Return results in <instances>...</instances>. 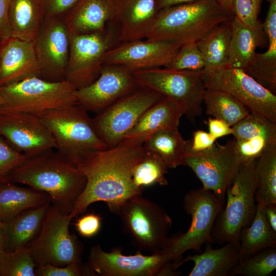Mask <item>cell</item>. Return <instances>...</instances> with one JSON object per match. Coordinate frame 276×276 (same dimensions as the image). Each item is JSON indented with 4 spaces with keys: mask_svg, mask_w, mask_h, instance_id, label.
I'll return each mask as SVG.
<instances>
[{
    "mask_svg": "<svg viewBox=\"0 0 276 276\" xmlns=\"http://www.w3.org/2000/svg\"><path fill=\"white\" fill-rule=\"evenodd\" d=\"M40 77L34 41L13 37L0 41V86L26 78Z\"/></svg>",
    "mask_w": 276,
    "mask_h": 276,
    "instance_id": "20",
    "label": "cell"
},
{
    "mask_svg": "<svg viewBox=\"0 0 276 276\" xmlns=\"http://www.w3.org/2000/svg\"><path fill=\"white\" fill-rule=\"evenodd\" d=\"M224 201L203 187L190 190L184 197L183 208L191 216V223L185 233H176L168 237L162 249L178 263L185 252L193 250L201 252L202 245L212 243L211 233L215 220Z\"/></svg>",
    "mask_w": 276,
    "mask_h": 276,
    "instance_id": "8",
    "label": "cell"
},
{
    "mask_svg": "<svg viewBox=\"0 0 276 276\" xmlns=\"http://www.w3.org/2000/svg\"><path fill=\"white\" fill-rule=\"evenodd\" d=\"M145 152L143 144L123 140L116 146L90 153L76 166L86 184L68 215L85 212L93 203L103 201L113 212L127 199L141 195L143 189L132 180V171Z\"/></svg>",
    "mask_w": 276,
    "mask_h": 276,
    "instance_id": "1",
    "label": "cell"
},
{
    "mask_svg": "<svg viewBox=\"0 0 276 276\" xmlns=\"http://www.w3.org/2000/svg\"><path fill=\"white\" fill-rule=\"evenodd\" d=\"M36 275L39 276H95L97 275L88 263L74 262L64 266L45 264L36 267Z\"/></svg>",
    "mask_w": 276,
    "mask_h": 276,
    "instance_id": "40",
    "label": "cell"
},
{
    "mask_svg": "<svg viewBox=\"0 0 276 276\" xmlns=\"http://www.w3.org/2000/svg\"><path fill=\"white\" fill-rule=\"evenodd\" d=\"M264 205L257 202L252 221L240 232L239 239L240 259L262 249L276 247V233L267 220Z\"/></svg>",
    "mask_w": 276,
    "mask_h": 276,
    "instance_id": "30",
    "label": "cell"
},
{
    "mask_svg": "<svg viewBox=\"0 0 276 276\" xmlns=\"http://www.w3.org/2000/svg\"><path fill=\"white\" fill-rule=\"evenodd\" d=\"M190 144V140H185L178 129H171L153 133L143 144V147L145 150L158 154L170 169L183 165Z\"/></svg>",
    "mask_w": 276,
    "mask_h": 276,
    "instance_id": "31",
    "label": "cell"
},
{
    "mask_svg": "<svg viewBox=\"0 0 276 276\" xmlns=\"http://www.w3.org/2000/svg\"><path fill=\"white\" fill-rule=\"evenodd\" d=\"M116 17L115 0H78L63 20L70 35L104 31Z\"/></svg>",
    "mask_w": 276,
    "mask_h": 276,
    "instance_id": "22",
    "label": "cell"
},
{
    "mask_svg": "<svg viewBox=\"0 0 276 276\" xmlns=\"http://www.w3.org/2000/svg\"><path fill=\"white\" fill-rule=\"evenodd\" d=\"M6 251L5 249V235L3 227L0 228V260L5 255Z\"/></svg>",
    "mask_w": 276,
    "mask_h": 276,
    "instance_id": "52",
    "label": "cell"
},
{
    "mask_svg": "<svg viewBox=\"0 0 276 276\" xmlns=\"http://www.w3.org/2000/svg\"><path fill=\"white\" fill-rule=\"evenodd\" d=\"M36 265L28 246L6 252L0 260V276H35Z\"/></svg>",
    "mask_w": 276,
    "mask_h": 276,
    "instance_id": "38",
    "label": "cell"
},
{
    "mask_svg": "<svg viewBox=\"0 0 276 276\" xmlns=\"http://www.w3.org/2000/svg\"><path fill=\"white\" fill-rule=\"evenodd\" d=\"M206 89L226 93L250 112L276 123V96L240 68L226 66L203 72Z\"/></svg>",
    "mask_w": 276,
    "mask_h": 276,
    "instance_id": "12",
    "label": "cell"
},
{
    "mask_svg": "<svg viewBox=\"0 0 276 276\" xmlns=\"http://www.w3.org/2000/svg\"><path fill=\"white\" fill-rule=\"evenodd\" d=\"M163 97L156 92L139 87L91 119L98 135L107 148L116 146L142 114Z\"/></svg>",
    "mask_w": 276,
    "mask_h": 276,
    "instance_id": "13",
    "label": "cell"
},
{
    "mask_svg": "<svg viewBox=\"0 0 276 276\" xmlns=\"http://www.w3.org/2000/svg\"><path fill=\"white\" fill-rule=\"evenodd\" d=\"M255 176L257 202L276 203V144H269L257 159Z\"/></svg>",
    "mask_w": 276,
    "mask_h": 276,
    "instance_id": "33",
    "label": "cell"
},
{
    "mask_svg": "<svg viewBox=\"0 0 276 276\" xmlns=\"http://www.w3.org/2000/svg\"><path fill=\"white\" fill-rule=\"evenodd\" d=\"M72 219L51 203L39 233L28 245L36 267L45 264L64 266L82 262L83 245L69 231Z\"/></svg>",
    "mask_w": 276,
    "mask_h": 276,
    "instance_id": "9",
    "label": "cell"
},
{
    "mask_svg": "<svg viewBox=\"0 0 276 276\" xmlns=\"http://www.w3.org/2000/svg\"><path fill=\"white\" fill-rule=\"evenodd\" d=\"M216 140L209 132L197 130L193 132L192 140H190V144L187 153L205 150L212 147Z\"/></svg>",
    "mask_w": 276,
    "mask_h": 276,
    "instance_id": "46",
    "label": "cell"
},
{
    "mask_svg": "<svg viewBox=\"0 0 276 276\" xmlns=\"http://www.w3.org/2000/svg\"><path fill=\"white\" fill-rule=\"evenodd\" d=\"M86 178L77 167L50 149L28 156L8 175L6 182L26 184L47 193L51 203L67 215L82 192Z\"/></svg>",
    "mask_w": 276,
    "mask_h": 276,
    "instance_id": "2",
    "label": "cell"
},
{
    "mask_svg": "<svg viewBox=\"0 0 276 276\" xmlns=\"http://www.w3.org/2000/svg\"><path fill=\"white\" fill-rule=\"evenodd\" d=\"M231 19L220 24L197 43L204 60L203 72L227 66L231 38Z\"/></svg>",
    "mask_w": 276,
    "mask_h": 276,
    "instance_id": "32",
    "label": "cell"
},
{
    "mask_svg": "<svg viewBox=\"0 0 276 276\" xmlns=\"http://www.w3.org/2000/svg\"><path fill=\"white\" fill-rule=\"evenodd\" d=\"M76 88L66 80L51 81L37 76L0 86V112L33 114L78 103Z\"/></svg>",
    "mask_w": 276,
    "mask_h": 276,
    "instance_id": "6",
    "label": "cell"
},
{
    "mask_svg": "<svg viewBox=\"0 0 276 276\" xmlns=\"http://www.w3.org/2000/svg\"><path fill=\"white\" fill-rule=\"evenodd\" d=\"M209 133L215 139L232 134V127L225 121L218 118H209L208 122Z\"/></svg>",
    "mask_w": 276,
    "mask_h": 276,
    "instance_id": "47",
    "label": "cell"
},
{
    "mask_svg": "<svg viewBox=\"0 0 276 276\" xmlns=\"http://www.w3.org/2000/svg\"><path fill=\"white\" fill-rule=\"evenodd\" d=\"M70 35L65 80L78 89L90 85L97 79L104 64L105 55L112 47L115 39L107 29Z\"/></svg>",
    "mask_w": 276,
    "mask_h": 276,
    "instance_id": "15",
    "label": "cell"
},
{
    "mask_svg": "<svg viewBox=\"0 0 276 276\" xmlns=\"http://www.w3.org/2000/svg\"><path fill=\"white\" fill-rule=\"evenodd\" d=\"M276 269V247L262 249L240 259L229 275L267 276Z\"/></svg>",
    "mask_w": 276,
    "mask_h": 276,
    "instance_id": "36",
    "label": "cell"
},
{
    "mask_svg": "<svg viewBox=\"0 0 276 276\" xmlns=\"http://www.w3.org/2000/svg\"><path fill=\"white\" fill-rule=\"evenodd\" d=\"M50 204L49 201L41 206L28 209L4 223L6 252L28 246L38 236Z\"/></svg>",
    "mask_w": 276,
    "mask_h": 276,
    "instance_id": "27",
    "label": "cell"
},
{
    "mask_svg": "<svg viewBox=\"0 0 276 276\" xmlns=\"http://www.w3.org/2000/svg\"><path fill=\"white\" fill-rule=\"evenodd\" d=\"M0 136L28 156L56 148L51 132L35 114L0 112Z\"/></svg>",
    "mask_w": 276,
    "mask_h": 276,
    "instance_id": "19",
    "label": "cell"
},
{
    "mask_svg": "<svg viewBox=\"0 0 276 276\" xmlns=\"http://www.w3.org/2000/svg\"><path fill=\"white\" fill-rule=\"evenodd\" d=\"M88 264L97 275L102 276H175L177 263L165 250L145 255L139 251L124 255L122 249L115 247L107 252L97 244L91 247Z\"/></svg>",
    "mask_w": 276,
    "mask_h": 276,
    "instance_id": "11",
    "label": "cell"
},
{
    "mask_svg": "<svg viewBox=\"0 0 276 276\" xmlns=\"http://www.w3.org/2000/svg\"><path fill=\"white\" fill-rule=\"evenodd\" d=\"M121 42L145 39L159 11L156 0H115Z\"/></svg>",
    "mask_w": 276,
    "mask_h": 276,
    "instance_id": "21",
    "label": "cell"
},
{
    "mask_svg": "<svg viewBox=\"0 0 276 276\" xmlns=\"http://www.w3.org/2000/svg\"><path fill=\"white\" fill-rule=\"evenodd\" d=\"M263 0H234V16L243 24L256 27L261 22L258 17Z\"/></svg>",
    "mask_w": 276,
    "mask_h": 276,
    "instance_id": "42",
    "label": "cell"
},
{
    "mask_svg": "<svg viewBox=\"0 0 276 276\" xmlns=\"http://www.w3.org/2000/svg\"><path fill=\"white\" fill-rule=\"evenodd\" d=\"M158 10L171 6L191 3L198 0H156Z\"/></svg>",
    "mask_w": 276,
    "mask_h": 276,
    "instance_id": "50",
    "label": "cell"
},
{
    "mask_svg": "<svg viewBox=\"0 0 276 276\" xmlns=\"http://www.w3.org/2000/svg\"><path fill=\"white\" fill-rule=\"evenodd\" d=\"M229 14L234 16V0H213Z\"/></svg>",
    "mask_w": 276,
    "mask_h": 276,
    "instance_id": "51",
    "label": "cell"
},
{
    "mask_svg": "<svg viewBox=\"0 0 276 276\" xmlns=\"http://www.w3.org/2000/svg\"><path fill=\"white\" fill-rule=\"evenodd\" d=\"M180 47L172 42L146 39L121 42L108 50L104 64L121 66L132 73L166 67Z\"/></svg>",
    "mask_w": 276,
    "mask_h": 276,
    "instance_id": "17",
    "label": "cell"
},
{
    "mask_svg": "<svg viewBox=\"0 0 276 276\" xmlns=\"http://www.w3.org/2000/svg\"><path fill=\"white\" fill-rule=\"evenodd\" d=\"M49 201V196L40 191L20 187L9 182L1 183L0 219L7 222L21 212Z\"/></svg>",
    "mask_w": 276,
    "mask_h": 276,
    "instance_id": "29",
    "label": "cell"
},
{
    "mask_svg": "<svg viewBox=\"0 0 276 276\" xmlns=\"http://www.w3.org/2000/svg\"><path fill=\"white\" fill-rule=\"evenodd\" d=\"M203 103L207 114L221 119L232 127L250 112L241 103L222 91L206 89Z\"/></svg>",
    "mask_w": 276,
    "mask_h": 276,
    "instance_id": "34",
    "label": "cell"
},
{
    "mask_svg": "<svg viewBox=\"0 0 276 276\" xmlns=\"http://www.w3.org/2000/svg\"><path fill=\"white\" fill-rule=\"evenodd\" d=\"M213 0L197 1L160 10L145 39L180 47L198 43L217 27L232 18Z\"/></svg>",
    "mask_w": 276,
    "mask_h": 276,
    "instance_id": "3",
    "label": "cell"
},
{
    "mask_svg": "<svg viewBox=\"0 0 276 276\" xmlns=\"http://www.w3.org/2000/svg\"><path fill=\"white\" fill-rule=\"evenodd\" d=\"M28 157L0 136V184L6 182L9 173Z\"/></svg>",
    "mask_w": 276,
    "mask_h": 276,
    "instance_id": "41",
    "label": "cell"
},
{
    "mask_svg": "<svg viewBox=\"0 0 276 276\" xmlns=\"http://www.w3.org/2000/svg\"><path fill=\"white\" fill-rule=\"evenodd\" d=\"M204 60L197 43L180 47L171 63L166 68L182 71H203Z\"/></svg>",
    "mask_w": 276,
    "mask_h": 276,
    "instance_id": "39",
    "label": "cell"
},
{
    "mask_svg": "<svg viewBox=\"0 0 276 276\" xmlns=\"http://www.w3.org/2000/svg\"><path fill=\"white\" fill-rule=\"evenodd\" d=\"M168 168L156 153L145 150L141 160L135 166L132 171V180L138 188L150 187L156 184L168 185L165 175Z\"/></svg>",
    "mask_w": 276,
    "mask_h": 276,
    "instance_id": "35",
    "label": "cell"
},
{
    "mask_svg": "<svg viewBox=\"0 0 276 276\" xmlns=\"http://www.w3.org/2000/svg\"><path fill=\"white\" fill-rule=\"evenodd\" d=\"M137 85L160 94L176 104L192 123L201 116L206 89L203 71L157 67L132 72Z\"/></svg>",
    "mask_w": 276,
    "mask_h": 276,
    "instance_id": "7",
    "label": "cell"
},
{
    "mask_svg": "<svg viewBox=\"0 0 276 276\" xmlns=\"http://www.w3.org/2000/svg\"><path fill=\"white\" fill-rule=\"evenodd\" d=\"M140 86L132 73L119 65L104 64L97 79L76 90L78 103L87 111L99 113Z\"/></svg>",
    "mask_w": 276,
    "mask_h": 276,
    "instance_id": "18",
    "label": "cell"
},
{
    "mask_svg": "<svg viewBox=\"0 0 276 276\" xmlns=\"http://www.w3.org/2000/svg\"><path fill=\"white\" fill-rule=\"evenodd\" d=\"M183 114V110L177 104L163 97L142 114L123 140L143 145L158 131L178 129Z\"/></svg>",
    "mask_w": 276,
    "mask_h": 276,
    "instance_id": "23",
    "label": "cell"
},
{
    "mask_svg": "<svg viewBox=\"0 0 276 276\" xmlns=\"http://www.w3.org/2000/svg\"><path fill=\"white\" fill-rule=\"evenodd\" d=\"M256 160L241 163L227 187L224 205L212 231V243L232 242L239 245L241 231L252 221L257 205L255 203Z\"/></svg>",
    "mask_w": 276,
    "mask_h": 276,
    "instance_id": "5",
    "label": "cell"
},
{
    "mask_svg": "<svg viewBox=\"0 0 276 276\" xmlns=\"http://www.w3.org/2000/svg\"><path fill=\"white\" fill-rule=\"evenodd\" d=\"M264 212L268 223L276 233V203L265 205Z\"/></svg>",
    "mask_w": 276,
    "mask_h": 276,
    "instance_id": "49",
    "label": "cell"
},
{
    "mask_svg": "<svg viewBox=\"0 0 276 276\" xmlns=\"http://www.w3.org/2000/svg\"><path fill=\"white\" fill-rule=\"evenodd\" d=\"M44 19L43 0H11L8 23L11 37L34 41Z\"/></svg>",
    "mask_w": 276,
    "mask_h": 276,
    "instance_id": "28",
    "label": "cell"
},
{
    "mask_svg": "<svg viewBox=\"0 0 276 276\" xmlns=\"http://www.w3.org/2000/svg\"><path fill=\"white\" fill-rule=\"evenodd\" d=\"M263 23L268 39L266 52L256 53L253 64L246 72L258 82L274 94L276 91V0H270Z\"/></svg>",
    "mask_w": 276,
    "mask_h": 276,
    "instance_id": "26",
    "label": "cell"
},
{
    "mask_svg": "<svg viewBox=\"0 0 276 276\" xmlns=\"http://www.w3.org/2000/svg\"><path fill=\"white\" fill-rule=\"evenodd\" d=\"M232 127V134L236 141L263 136L276 143V123L258 114L250 112Z\"/></svg>",
    "mask_w": 276,
    "mask_h": 276,
    "instance_id": "37",
    "label": "cell"
},
{
    "mask_svg": "<svg viewBox=\"0 0 276 276\" xmlns=\"http://www.w3.org/2000/svg\"><path fill=\"white\" fill-rule=\"evenodd\" d=\"M70 37L62 18L44 19L34 41L40 78L51 81L65 80Z\"/></svg>",
    "mask_w": 276,
    "mask_h": 276,
    "instance_id": "16",
    "label": "cell"
},
{
    "mask_svg": "<svg viewBox=\"0 0 276 276\" xmlns=\"http://www.w3.org/2000/svg\"><path fill=\"white\" fill-rule=\"evenodd\" d=\"M241 164L234 140L224 145L217 143L195 153H188L183 166L189 167L202 183L225 202L226 191Z\"/></svg>",
    "mask_w": 276,
    "mask_h": 276,
    "instance_id": "14",
    "label": "cell"
},
{
    "mask_svg": "<svg viewBox=\"0 0 276 276\" xmlns=\"http://www.w3.org/2000/svg\"><path fill=\"white\" fill-rule=\"evenodd\" d=\"M239 260V245L227 242L214 248L207 242L203 252L188 256L182 259L180 266L187 262H194L189 276H227Z\"/></svg>",
    "mask_w": 276,
    "mask_h": 276,
    "instance_id": "25",
    "label": "cell"
},
{
    "mask_svg": "<svg viewBox=\"0 0 276 276\" xmlns=\"http://www.w3.org/2000/svg\"><path fill=\"white\" fill-rule=\"evenodd\" d=\"M4 222L0 219V228H3L4 227Z\"/></svg>",
    "mask_w": 276,
    "mask_h": 276,
    "instance_id": "53",
    "label": "cell"
},
{
    "mask_svg": "<svg viewBox=\"0 0 276 276\" xmlns=\"http://www.w3.org/2000/svg\"><path fill=\"white\" fill-rule=\"evenodd\" d=\"M78 0H43L45 18L63 17Z\"/></svg>",
    "mask_w": 276,
    "mask_h": 276,
    "instance_id": "45",
    "label": "cell"
},
{
    "mask_svg": "<svg viewBox=\"0 0 276 276\" xmlns=\"http://www.w3.org/2000/svg\"><path fill=\"white\" fill-rule=\"evenodd\" d=\"M87 112L78 103L36 114L52 135L57 151L75 166L90 153L107 148Z\"/></svg>",
    "mask_w": 276,
    "mask_h": 276,
    "instance_id": "4",
    "label": "cell"
},
{
    "mask_svg": "<svg viewBox=\"0 0 276 276\" xmlns=\"http://www.w3.org/2000/svg\"><path fill=\"white\" fill-rule=\"evenodd\" d=\"M231 38L227 66L240 68L246 72L254 63L256 49L262 45L266 37L263 23L249 27L234 16L231 20Z\"/></svg>",
    "mask_w": 276,
    "mask_h": 276,
    "instance_id": "24",
    "label": "cell"
},
{
    "mask_svg": "<svg viewBox=\"0 0 276 276\" xmlns=\"http://www.w3.org/2000/svg\"><path fill=\"white\" fill-rule=\"evenodd\" d=\"M76 231L82 237L91 238L100 231L102 218L94 212L87 213L78 218L74 223Z\"/></svg>",
    "mask_w": 276,
    "mask_h": 276,
    "instance_id": "44",
    "label": "cell"
},
{
    "mask_svg": "<svg viewBox=\"0 0 276 276\" xmlns=\"http://www.w3.org/2000/svg\"><path fill=\"white\" fill-rule=\"evenodd\" d=\"M266 1H267V2H269L270 0H266Z\"/></svg>",
    "mask_w": 276,
    "mask_h": 276,
    "instance_id": "54",
    "label": "cell"
},
{
    "mask_svg": "<svg viewBox=\"0 0 276 276\" xmlns=\"http://www.w3.org/2000/svg\"><path fill=\"white\" fill-rule=\"evenodd\" d=\"M234 141L241 163L256 160L269 144H276L263 136L245 141H236L235 139Z\"/></svg>",
    "mask_w": 276,
    "mask_h": 276,
    "instance_id": "43",
    "label": "cell"
},
{
    "mask_svg": "<svg viewBox=\"0 0 276 276\" xmlns=\"http://www.w3.org/2000/svg\"><path fill=\"white\" fill-rule=\"evenodd\" d=\"M11 0H0V41L10 37L8 10Z\"/></svg>",
    "mask_w": 276,
    "mask_h": 276,
    "instance_id": "48",
    "label": "cell"
},
{
    "mask_svg": "<svg viewBox=\"0 0 276 276\" xmlns=\"http://www.w3.org/2000/svg\"><path fill=\"white\" fill-rule=\"evenodd\" d=\"M122 221L126 231L141 250L152 253L165 244L172 220L165 210L141 195L133 196L112 212Z\"/></svg>",
    "mask_w": 276,
    "mask_h": 276,
    "instance_id": "10",
    "label": "cell"
}]
</instances>
